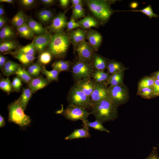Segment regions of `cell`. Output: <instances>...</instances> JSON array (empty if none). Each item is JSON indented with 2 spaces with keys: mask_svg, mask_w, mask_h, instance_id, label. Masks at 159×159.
<instances>
[{
  "mask_svg": "<svg viewBox=\"0 0 159 159\" xmlns=\"http://www.w3.org/2000/svg\"><path fill=\"white\" fill-rule=\"evenodd\" d=\"M117 108L118 107L108 98L93 105L90 112L96 120L103 123L118 118Z\"/></svg>",
  "mask_w": 159,
  "mask_h": 159,
  "instance_id": "obj_1",
  "label": "cell"
},
{
  "mask_svg": "<svg viewBox=\"0 0 159 159\" xmlns=\"http://www.w3.org/2000/svg\"><path fill=\"white\" fill-rule=\"evenodd\" d=\"M144 159H159L157 148H153L149 155Z\"/></svg>",
  "mask_w": 159,
  "mask_h": 159,
  "instance_id": "obj_46",
  "label": "cell"
},
{
  "mask_svg": "<svg viewBox=\"0 0 159 159\" xmlns=\"http://www.w3.org/2000/svg\"><path fill=\"white\" fill-rule=\"evenodd\" d=\"M14 1L13 0H0V2H5L9 4H11L13 3Z\"/></svg>",
  "mask_w": 159,
  "mask_h": 159,
  "instance_id": "obj_57",
  "label": "cell"
},
{
  "mask_svg": "<svg viewBox=\"0 0 159 159\" xmlns=\"http://www.w3.org/2000/svg\"><path fill=\"white\" fill-rule=\"evenodd\" d=\"M41 2L47 5H51L53 4L55 1L53 0H41Z\"/></svg>",
  "mask_w": 159,
  "mask_h": 159,
  "instance_id": "obj_53",
  "label": "cell"
},
{
  "mask_svg": "<svg viewBox=\"0 0 159 159\" xmlns=\"http://www.w3.org/2000/svg\"><path fill=\"white\" fill-rule=\"evenodd\" d=\"M74 86L90 97L95 87V84L91 77L84 78L75 81Z\"/></svg>",
  "mask_w": 159,
  "mask_h": 159,
  "instance_id": "obj_12",
  "label": "cell"
},
{
  "mask_svg": "<svg viewBox=\"0 0 159 159\" xmlns=\"http://www.w3.org/2000/svg\"><path fill=\"white\" fill-rule=\"evenodd\" d=\"M108 60L95 53L91 61L95 70L104 71L106 68Z\"/></svg>",
  "mask_w": 159,
  "mask_h": 159,
  "instance_id": "obj_18",
  "label": "cell"
},
{
  "mask_svg": "<svg viewBox=\"0 0 159 159\" xmlns=\"http://www.w3.org/2000/svg\"><path fill=\"white\" fill-rule=\"evenodd\" d=\"M0 89L8 94L11 91L12 88L9 77L6 78H2L0 81Z\"/></svg>",
  "mask_w": 159,
  "mask_h": 159,
  "instance_id": "obj_41",
  "label": "cell"
},
{
  "mask_svg": "<svg viewBox=\"0 0 159 159\" xmlns=\"http://www.w3.org/2000/svg\"><path fill=\"white\" fill-rule=\"evenodd\" d=\"M20 67V64L11 60H8L1 71L4 75L8 76L15 74Z\"/></svg>",
  "mask_w": 159,
  "mask_h": 159,
  "instance_id": "obj_19",
  "label": "cell"
},
{
  "mask_svg": "<svg viewBox=\"0 0 159 159\" xmlns=\"http://www.w3.org/2000/svg\"><path fill=\"white\" fill-rule=\"evenodd\" d=\"M90 10L102 24H105L114 12L109 1L104 0L85 1Z\"/></svg>",
  "mask_w": 159,
  "mask_h": 159,
  "instance_id": "obj_3",
  "label": "cell"
},
{
  "mask_svg": "<svg viewBox=\"0 0 159 159\" xmlns=\"http://www.w3.org/2000/svg\"></svg>",
  "mask_w": 159,
  "mask_h": 159,
  "instance_id": "obj_59",
  "label": "cell"
},
{
  "mask_svg": "<svg viewBox=\"0 0 159 159\" xmlns=\"http://www.w3.org/2000/svg\"><path fill=\"white\" fill-rule=\"evenodd\" d=\"M110 76L107 72L104 71L95 70L92 74L91 77L96 83H106Z\"/></svg>",
  "mask_w": 159,
  "mask_h": 159,
  "instance_id": "obj_26",
  "label": "cell"
},
{
  "mask_svg": "<svg viewBox=\"0 0 159 159\" xmlns=\"http://www.w3.org/2000/svg\"><path fill=\"white\" fill-rule=\"evenodd\" d=\"M21 4L26 7H29L33 5L35 2L34 0H21L20 1Z\"/></svg>",
  "mask_w": 159,
  "mask_h": 159,
  "instance_id": "obj_48",
  "label": "cell"
},
{
  "mask_svg": "<svg viewBox=\"0 0 159 159\" xmlns=\"http://www.w3.org/2000/svg\"><path fill=\"white\" fill-rule=\"evenodd\" d=\"M42 68V67L39 63H36L30 65L27 71L33 78H36L39 77Z\"/></svg>",
  "mask_w": 159,
  "mask_h": 159,
  "instance_id": "obj_38",
  "label": "cell"
},
{
  "mask_svg": "<svg viewBox=\"0 0 159 159\" xmlns=\"http://www.w3.org/2000/svg\"><path fill=\"white\" fill-rule=\"evenodd\" d=\"M4 9L3 4L0 5V16H4L5 13Z\"/></svg>",
  "mask_w": 159,
  "mask_h": 159,
  "instance_id": "obj_56",
  "label": "cell"
},
{
  "mask_svg": "<svg viewBox=\"0 0 159 159\" xmlns=\"http://www.w3.org/2000/svg\"><path fill=\"white\" fill-rule=\"evenodd\" d=\"M91 135L89 127L86 126L80 129H75L70 135L65 138L66 140H72L81 138H90Z\"/></svg>",
  "mask_w": 159,
  "mask_h": 159,
  "instance_id": "obj_17",
  "label": "cell"
},
{
  "mask_svg": "<svg viewBox=\"0 0 159 159\" xmlns=\"http://www.w3.org/2000/svg\"><path fill=\"white\" fill-rule=\"evenodd\" d=\"M137 95L144 98H151L154 96L153 87L138 89Z\"/></svg>",
  "mask_w": 159,
  "mask_h": 159,
  "instance_id": "obj_42",
  "label": "cell"
},
{
  "mask_svg": "<svg viewBox=\"0 0 159 159\" xmlns=\"http://www.w3.org/2000/svg\"><path fill=\"white\" fill-rule=\"evenodd\" d=\"M74 49L77 53L78 60L91 62L95 51L89 43L85 41L78 45Z\"/></svg>",
  "mask_w": 159,
  "mask_h": 159,
  "instance_id": "obj_9",
  "label": "cell"
},
{
  "mask_svg": "<svg viewBox=\"0 0 159 159\" xmlns=\"http://www.w3.org/2000/svg\"><path fill=\"white\" fill-rule=\"evenodd\" d=\"M5 122L4 117L0 115V127H4L5 125Z\"/></svg>",
  "mask_w": 159,
  "mask_h": 159,
  "instance_id": "obj_54",
  "label": "cell"
},
{
  "mask_svg": "<svg viewBox=\"0 0 159 159\" xmlns=\"http://www.w3.org/2000/svg\"><path fill=\"white\" fill-rule=\"evenodd\" d=\"M79 27H80L78 22H76L74 19L71 17L69 21L67 22V30L70 31Z\"/></svg>",
  "mask_w": 159,
  "mask_h": 159,
  "instance_id": "obj_45",
  "label": "cell"
},
{
  "mask_svg": "<svg viewBox=\"0 0 159 159\" xmlns=\"http://www.w3.org/2000/svg\"><path fill=\"white\" fill-rule=\"evenodd\" d=\"M155 81L154 77H145L142 79L138 82V89L144 88L152 87Z\"/></svg>",
  "mask_w": 159,
  "mask_h": 159,
  "instance_id": "obj_40",
  "label": "cell"
},
{
  "mask_svg": "<svg viewBox=\"0 0 159 159\" xmlns=\"http://www.w3.org/2000/svg\"><path fill=\"white\" fill-rule=\"evenodd\" d=\"M61 6L64 8L66 7L68 5L69 2V0H60L59 1Z\"/></svg>",
  "mask_w": 159,
  "mask_h": 159,
  "instance_id": "obj_51",
  "label": "cell"
},
{
  "mask_svg": "<svg viewBox=\"0 0 159 159\" xmlns=\"http://www.w3.org/2000/svg\"><path fill=\"white\" fill-rule=\"evenodd\" d=\"M16 29L19 34L23 38L30 39L34 36V33L26 23Z\"/></svg>",
  "mask_w": 159,
  "mask_h": 159,
  "instance_id": "obj_31",
  "label": "cell"
},
{
  "mask_svg": "<svg viewBox=\"0 0 159 159\" xmlns=\"http://www.w3.org/2000/svg\"><path fill=\"white\" fill-rule=\"evenodd\" d=\"M124 70H121L110 74L107 80V84L113 86L123 84Z\"/></svg>",
  "mask_w": 159,
  "mask_h": 159,
  "instance_id": "obj_25",
  "label": "cell"
},
{
  "mask_svg": "<svg viewBox=\"0 0 159 159\" xmlns=\"http://www.w3.org/2000/svg\"><path fill=\"white\" fill-rule=\"evenodd\" d=\"M61 114L69 120L75 122L81 120L82 122L87 121L88 117L91 114L86 109L72 104H69Z\"/></svg>",
  "mask_w": 159,
  "mask_h": 159,
  "instance_id": "obj_7",
  "label": "cell"
},
{
  "mask_svg": "<svg viewBox=\"0 0 159 159\" xmlns=\"http://www.w3.org/2000/svg\"><path fill=\"white\" fill-rule=\"evenodd\" d=\"M36 51V49L33 45L32 43H30L24 46L20 47L14 52L28 55L35 56Z\"/></svg>",
  "mask_w": 159,
  "mask_h": 159,
  "instance_id": "obj_36",
  "label": "cell"
},
{
  "mask_svg": "<svg viewBox=\"0 0 159 159\" xmlns=\"http://www.w3.org/2000/svg\"><path fill=\"white\" fill-rule=\"evenodd\" d=\"M109 97L113 103L118 107L126 103L129 96L127 88L123 84L108 87Z\"/></svg>",
  "mask_w": 159,
  "mask_h": 159,
  "instance_id": "obj_8",
  "label": "cell"
},
{
  "mask_svg": "<svg viewBox=\"0 0 159 159\" xmlns=\"http://www.w3.org/2000/svg\"><path fill=\"white\" fill-rule=\"evenodd\" d=\"M71 63L69 61L59 60L54 62L52 65L53 69L59 72L63 71H69L71 69Z\"/></svg>",
  "mask_w": 159,
  "mask_h": 159,
  "instance_id": "obj_27",
  "label": "cell"
},
{
  "mask_svg": "<svg viewBox=\"0 0 159 159\" xmlns=\"http://www.w3.org/2000/svg\"><path fill=\"white\" fill-rule=\"evenodd\" d=\"M133 11V12H140L148 16L150 19L153 17L157 18L158 15L155 14L153 12L150 5H148L144 8L139 10H132L128 11Z\"/></svg>",
  "mask_w": 159,
  "mask_h": 159,
  "instance_id": "obj_39",
  "label": "cell"
},
{
  "mask_svg": "<svg viewBox=\"0 0 159 159\" xmlns=\"http://www.w3.org/2000/svg\"><path fill=\"white\" fill-rule=\"evenodd\" d=\"M155 79L159 81V71L157 72L155 74V77H154Z\"/></svg>",
  "mask_w": 159,
  "mask_h": 159,
  "instance_id": "obj_58",
  "label": "cell"
},
{
  "mask_svg": "<svg viewBox=\"0 0 159 159\" xmlns=\"http://www.w3.org/2000/svg\"><path fill=\"white\" fill-rule=\"evenodd\" d=\"M7 61L6 57L1 54H0V68L1 70Z\"/></svg>",
  "mask_w": 159,
  "mask_h": 159,
  "instance_id": "obj_49",
  "label": "cell"
},
{
  "mask_svg": "<svg viewBox=\"0 0 159 159\" xmlns=\"http://www.w3.org/2000/svg\"><path fill=\"white\" fill-rule=\"evenodd\" d=\"M15 74L26 84H28L33 79L27 70L21 67L18 68Z\"/></svg>",
  "mask_w": 159,
  "mask_h": 159,
  "instance_id": "obj_33",
  "label": "cell"
},
{
  "mask_svg": "<svg viewBox=\"0 0 159 159\" xmlns=\"http://www.w3.org/2000/svg\"><path fill=\"white\" fill-rule=\"evenodd\" d=\"M49 82L44 78L42 75L33 78L28 84V88L32 93H34L38 90L42 89L47 85Z\"/></svg>",
  "mask_w": 159,
  "mask_h": 159,
  "instance_id": "obj_16",
  "label": "cell"
},
{
  "mask_svg": "<svg viewBox=\"0 0 159 159\" xmlns=\"http://www.w3.org/2000/svg\"><path fill=\"white\" fill-rule=\"evenodd\" d=\"M68 36L75 49L78 45L85 41L86 33L84 30L78 28L72 31Z\"/></svg>",
  "mask_w": 159,
  "mask_h": 159,
  "instance_id": "obj_15",
  "label": "cell"
},
{
  "mask_svg": "<svg viewBox=\"0 0 159 159\" xmlns=\"http://www.w3.org/2000/svg\"><path fill=\"white\" fill-rule=\"evenodd\" d=\"M106 68L110 75L125 69L122 63L115 60H108Z\"/></svg>",
  "mask_w": 159,
  "mask_h": 159,
  "instance_id": "obj_29",
  "label": "cell"
},
{
  "mask_svg": "<svg viewBox=\"0 0 159 159\" xmlns=\"http://www.w3.org/2000/svg\"><path fill=\"white\" fill-rule=\"evenodd\" d=\"M7 21V18L4 16H0V29H1L5 25Z\"/></svg>",
  "mask_w": 159,
  "mask_h": 159,
  "instance_id": "obj_50",
  "label": "cell"
},
{
  "mask_svg": "<svg viewBox=\"0 0 159 159\" xmlns=\"http://www.w3.org/2000/svg\"><path fill=\"white\" fill-rule=\"evenodd\" d=\"M20 45L18 42L14 40L1 42L0 44L1 52H8L19 48Z\"/></svg>",
  "mask_w": 159,
  "mask_h": 159,
  "instance_id": "obj_22",
  "label": "cell"
},
{
  "mask_svg": "<svg viewBox=\"0 0 159 159\" xmlns=\"http://www.w3.org/2000/svg\"><path fill=\"white\" fill-rule=\"evenodd\" d=\"M71 69L75 81L90 77L95 70L92 62L90 61H80L78 59L72 64Z\"/></svg>",
  "mask_w": 159,
  "mask_h": 159,
  "instance_id": "obj_6",
  "label": "cell"
},
{
  "mask_svg": "<svg viewBox=\"0 0 159 159\" xmlns=\"http://www.w3.org/2000/svg\"><path fill=\"white\" fill-rule=\"evenodd\" d=\"M138 6V3L136 1H133L130 4V7L132 9L136 8Z\"/></svg>",
  "mask_w": 159,
  "mask_h": 159,
  "instance_id": "obj_55",
  "label": "cell"
},
{
  "mask_svg": "<svg viewBox=\"0 0 159 159\" xmlns=\"http://www.w3.org/2000/svg\"><path fill=\"white\" fill-rule=\"evenodd\" d=\"M39 20L43 23H47L52 20L53 18L52 12L48 9H43L40 11L37 15Z\"/></svg>",
  "mask_w": 159,
  "mask_h": 159,
  "instance_id": "obj_35",
  "label": "cell"
},
{
  "mask_svg": "<svg viewBox=\"0 0 159 159\" xmlns=\"http://www.w3.org/2000/svg\"><path fill=\"white\" fill-rule=\"evenodd\" d=\"M32 93L28 88L23 89L22 93L18 99L21 107L24 110L31 98Z\"/></svg>",
  "mask_w": 159,
  "mask_h": 159,
  "instance_id": "obj_28",
  "label": "cell"
},
{
  "mask_svg": "<svg viewBox=\"0 0 159 159\" xmlns=\"http://www.w3.org/2000/svg\"><path fill=\"white\" fill-rule=\"evenodd\" d=\"M95 84V88L90 97L93 105L105 99L109 98L107 84L106 83H96Z\"/></svg>",
  "mask_w": 159,
  "mask_h": 159,
  "instance_id": "obj_10",
  "label": "cell"
},
{
  "mask_svg": "<svg viewBox=\"0 0 159 159\" xmlns=\"http://www.w3.org/2000/svg\"><path fill=\"white\" fill-rule=\"evenodd\" d=\"M26 23L34 34L39 35L44 34L47 32V30L43 27L40 23L32 18H28Z\"/></svg>",
  "mask_w": 159,
  "mask_h": 159,
  "instance_id": "obj_21",
  "label": "cell"
},
{
  "mask_svg": "<svg viewBox=\"0 0 159 159\" xmlns=\"http://www.w3.org/2000/svg\"><path fill=\"white\" fill-rule=\"evenodd\" d=\"M85 16V13L82 4L77 5L73 7L71 17L75 20Z\"/></svg>",
  "mask_w": 159,
  "mask_h": 159,
  "instance_id": "obj_37",
  "label": "cell"
},
{
  "mask_svg": "<svg viewBox=\"0 0 159 159\" xmlns=\"http://www.w3.org/2000/svg\"><path fill=\"white\" fill-rule=\"evenodd\" d=\"M10 53L15 58L17 59L21 64L24 65L31 64L35 59V56L16 53L14 52Z\"/></svg>",
  "mask_w": 159,
  "mask_h": 159,
  "instance_id": "obj_30",
  "label": "cell"
},
{
  "mask_svg": "<svg viewBox=\"0 0 159 159\" xmlns=\"http://www.w3.org/2000/svg\"><path fill=\"white\" fill-rule=\"evenodd\" d=\"M52 55L48 51H43L41 53L39 57V61L44 65L49 64L51 61Z\"/></svg>",
  "mask_w": 159,
  "mask_h": 159,
  "instance_id": "obj_43",
  "label": "cell"
},
{
  "mask_svg": "<svg viewBox=\"0 0 159 159\" xmlns=\"http://www.w3.org/2000/svg\"><path fill=\"white\" fill-rule=\"evenodd\" d=\"M86 37L89 44L95 51L100 47L102 40L101 34L98 32L93 30L89 31L86 33Z\"/></svg>",
  "mask_w": 159,
  "mask_h": 159,
  "instance_id": "obj_14",
  "label": "cell"
},
{
  "mask_svg": "<svg viewBox=\"0 0 159 159\" xmlns=\"http://www.w3.org/2000/svg\"><path fill=\"white\" fill-rule=\"evenodd\" d=\"M67 100L69 104L80 106L86 109H91L93 106L90 97L73 85L68 93Z\"/></svg>",
  "mask_w": 159,
  "mask_h": 159,
  "instance_id": "obj_5",
  "label": "cell"
},
{
  "mask_svg": "<svg viewBox=\"0 0 159 159\" xmlns=\"http://www.w3.org/2000/svg\"><path fill=\"white\" fill-rule=\"evenodd\" d=\"M13 29L9 26L5 25L0 31V39L1 42L12 40L15 37Z\"/></svg>",
  "mask_w": 159,
  "mask_h": 159,
  "instance_id": "obj_23",
  "label": "cell"
},
{
  "mask_svg": "<svg viewBox=\"0 0 159 159\" xmlns=\"http://www.w3.org/2000/svg\"><path fill=\"white\" fill-rule=\"evenodd\" d=\"M67 22L65 12H60L53 18L48 28L50 31L54 33L63 32L67 27Z\"/></svg>",
  "mask_w": 159,
  "mask_h": 159,
  "instance_id": "obj_11",
  "label": "cell"
},
{
  "mask_svg": "<svg viewBox=\"0 0 159 159\" xmlns=\"http://www.w3.org/2000/svg\"><path fill=\"white\" fill-rule=\"evenodd\" d=\"M70 42L68 35L63 31L54 33L48 45V51L55 58H63L66 55Z\"/></svg>",
  "mask_w": 159,
  "mask_h": 159,
  "instance_id": "obj_2",
  "label": "cell"
},
{
  "mask_svg": "<svg viewBox=\"0 0 159 159\" xmlns=\"http://www.w3.org/2000/svg\"><path fill=\"white\" fill-rule=\"evenodd\" d=\"M82 125L86 126L88 127H92L101 132L104 131L110 133V131L103 126L102 123L96 119L93 122H89L88 120L86 122H82Z\"/></svg>",
  "mask_w": 159,
  "mask_h": 159,
  "instance_id": "obj_32",
  "label": "cell"
},
{
  "mask_svg": "<svg viewBox=\"0 0 159 159\" xmlns=\"http://www.w3.org/2000/svg\"><path fill=\"white\" fill-rule=\"evenodd\" d=\"M28 18L27 15L23 11L19 10L12 19V25L17 28L26 23Z\"/></svg>",
  "mask_w": 159,
  "mask_h": 159,
  "instance_id": "obj_20",
  "label": "cell"
},
{
  "mask_svg": "<svg viewBox=\"0 0 159 159\" xmlns=\"http://www.w3.org/2000/svg\"><path fill=\"white\" fill-rule=\"evenodd\" d=\"M42 73L46 77V79L49 82L58 81L59 72L56 70L53 69L51 71H48L44 66H42L41 71Z\"/></svg>",
  "mask_w": 159,
  "mask_h": 159,
  "instance_id": "obj_34",
  "label": "cell"
},
{
  "mask_svg": "<svg viewBox=\"0 0 159 159\" xmlns=\"http://www.w3.org/2000/svg\"><path fill=\"white\" fill-rule=\"evenodd\" d=\"M52 35L49 32L35 37L31 43L36 51L41 53L48 46L51 40Z\"/></svg>",
  "mask_w": 159,
  "mask_h": 159,
  "instance_id": "obj_13",
  "label": "cell"
},
{
  "mask_svg": "<svg viewBox=\"0 0 159 159\" xmlns=\"http://www.w3.org/2000/svg\"><path fill=\"white\" fill-rule=\"evenodd\" d=\"M77 22L80 27L85 29L92 27H96L99 24L98 22L90 16H86Z\"/></svg>",
  "mask_w": 159,
  "mask_h": 159,
  "instance_id": "obj_24",
  "label": "cell"
},
{
  "mask_svg": "<svg viewBox=\"0 0 159 159\" xmlns=\"http://www.w3.org/2000/svg\"><path fill=\"white\" fill-rule=\"evenodd\" d=\"M21 81L17 76L14 77L11 83L12 89L17 91H20L22 85Z\"/></svg>",
  "mask_w": 159,
  "mask_h": 159,
  "instance_id": "obj_44",
  "label": "cell"
},
{
  "mask_svg": "<svg viewBox=\"0 0 159 159\" xmlns=\"http://www.w3.org/2000/svg\"><path fill=\"white\" fill-rule=\"evenodd\" d=\"M71 2L72 4V6H74L79 4H82L83 1L81 0H72Z\"/></svg>",
  "mask_w": 159,
  "mask_h": 159,
  "instance_id": "obj_52",
  "label": "cell"
},
{
  "mask_svg": "<svg viewBox=\"0 0 159 159\" xmlns=\"http://www.w3.org/2000/svg\"><path fill=\"white\" fill-rule=\"evenodd\" d=\"M153 88V96H159V81L155 78Z\"/></svg>",
  "mask_w": 159,
  "mask_h": 159,
  "instance_id": "obj_47",
  "label": "cell"
},
{
  "mask_svg": "<svg viewBox=\"0 0 159 159\" xmlns=\"http://www.w3.org/2000/svg\"><path fill=\"white\" fill-rule=\"evenodd\" d=\"M8 111L9 122L14 123L22 128L30 124L31 120L29 116L24 113L18 100L9 105Z\"/></svg>",
  "mask_w": 159,
  "mask_h": 159,
  "instance_id": "obj_4",
  "label": "cell"
}]
</instances>
